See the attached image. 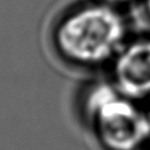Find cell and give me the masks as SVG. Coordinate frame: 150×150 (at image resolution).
I'll use <instances>...</instances> for the list:
<instances>
[{
    "mask_svg": "<svg viewBox=\"0 0 150 150\" xmlns=\"http://www.w3.org/2000/svg\"><path fill=\"white\" fill-rule=\"evenodd\" d=\"M83 107L106 150H148L149 108L124 95L112 81L92 85L85 94Z\"/></svg>",
    "mask_w": 150,
    "mask_h": 150,
    "instance_id": "obj_2",
    "label": "cell"
},
{
    "mask_svg": "<svg viewBox=\"0 0 150 150\" xmlns=\"http://www.w3.org/2000/svg\"><path fill=\"white\" fill-rule=\"evenodd\" d=\"M148 150H150V146H149V148H148Z\"/></svg>",
    "mask_w": 150,
    "mask_h": 150,
    "instance_id": "obj_6",
    "label": "cell"
},
{
    "mask_svg": "<svg viewBox=\"0 0 150 150\" xmlns=\"http://www.w3.org/2000/svg\"><path fill=\"white\" fill-rule=\"evenodd\" d=\"M141 4H142V8H144L147 18L150 20V0H141Z\"/></svg>",
    "mask_w": 150,
    "mask_h": 150,
    "instance_id": "obj_5",
    "label": "cell"
},
{
    "mask_svg": "<svg viewBox=\"0 0 150 150\" xmlns=\"http://www.w3.org/2000/svg\"><path fill=\"white\" fill-rule=\"evenodd\" d=\"M109 67L112 83L124 95L149 103L150 34L129 38Z\"/></svg>",
    "mask_w": 150,
    "mask_h": 150,
    "instance_id": "obj_3",
    "label": "cell"
},
{
    "mask_svg": "<svg viewBox=\"0 0 150 150\" xmlns=\"http://www.w3.org/2000/svg\"><path fill=\"white\" fill-rule=\"evenodd\" d=\"M130 38L122 9L93 0L72 9L60 20L54 33L62 56L77 65H110Z\"/></svg>",
    "mask_w": 150,
    "mask_h": 150,
    "instance_id": "obj_1",
    "label": "cell"
},
{
    "mask_svg": "<svg viewBox=\"0 0 150 150\" xmlns=\"http://www.w3.org/2000/svg\"><path fill=\"white\" fill-rule=\"evenodd\" d=\"M102 1L106 2V4H109V5L112 6H115V7H118V8L122 9V7H125V6L131 5V4L136 2V1H141V0H102Z\"/></svg>",
    "mask_w": 150,
    "mask_h": 150,
    "instance_id": "obj_4",
    "label": "cell"
},
{
    "mask_svg": "<svg viewBox=\"0 0 150 150\" xmlns=\"http://www.w3.org/2000/svg\"><path fill=\"white\" fill-rule=\"evenodd\" d=\"M149 110H150V108H149Z\"/></svg>",
    "mask_w": 150,
    "mask_h": 150,
    "instance_id": "obj_7",
    "label": "cell"
}]
</instances>
